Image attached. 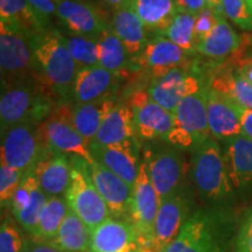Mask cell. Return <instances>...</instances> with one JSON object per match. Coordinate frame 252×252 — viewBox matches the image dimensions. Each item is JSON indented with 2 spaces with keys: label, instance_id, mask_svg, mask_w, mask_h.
Masks as SVG:
<instances>
[{
  "label": "cell",
  "instance_id": "6da1fadb",
  "mask_svg": "<svg viewBox=\"0 0 252 252\" xmlns=\"http://www.w3.org/2000/svg\"><path fill=\"white\" fill-rule=\"evenodd\" d=\"M30 43L42 86L62 99L72 98L78 67L61 32L55 28L39 31L31 34Z\"/></svg>",
  "mask_w": 252,
  "mask_h": 252
},
{
  "label": "cell",
  "instance_id": "7a4b0ae2",
  "mask_svg": "<svg viewBox=\"0 0 252 252\" xmlns=\"http://www.w3.org/2000/svg\"><path fill=\"white\" fill-rule=\"evenodd\" d=\"M190 178L198 196L207 203H222L234 193L226 173L222 146L215 138H209L194 152Z\"/></svg>",
  "mask_w": 252,
  "mask_h": 252
},
{
  "label": "cell",
  "instance_id": "3957f363",
  "mask_svg": "<svg viewBox=\"0 0 252 252\" xmlns=\"http://www.w3.org/2000/svg\"><path fill=\"white\" fill-rule=\"evenodd\" d=\"M1 89V133L23 123L40 125L54 110V103L50 93L40 84H18Z\"/></svg>",
  "mask_w": 252,
  "mask_h": 252
},
{
  "label": "cell",
  "instance_id": "277c9868",
  "mask_svg": "<svg viewBox=\"0 0 252 252\" xmlns=\"http://www.w3.org/2000/svg\"><path fill=\"white\" fill-rule=\"evenodd\" d=\"M208 87L186 97L174 111L175 125L163 140L178 149L195 152L212 138L207 115Z\"/></svg>",
  "mask_w": 252,
  "mask_h": 252
},
{
  "label": "cell",
  "instance_id": "5b68a950",
  "mask_svg": "<svg viewBox=\"0 0 252 252\" xmlns=\"http://www.w3.org/2000/svg\"><path fill=\"white\" fill-rule=\"evenodd\" d=\"M0 68L1 88L27 83L40 84L43 87L37 74L35 60L30 43V34L1 28Z\"/></svg>",
  "mask_w": 252,
  "mask_h": 252
},
{
  "label": "cell",
  "instance_id": "8992f818",
  "mask_svg": "<svg viewBox=\"0 0 252 252\" xmlns=\"http://www.w3.org/2000/svg\"><path fill=\"white\" fill-rule=\"evenodd\" d=\"M71 182L64 197L70 209L93 231L111 217L108 204L94 187L77 157H71Z\"/></svg>",
  "mask_w": 252,
  "mask_h": 252
},
{
  "label": "cell",
  "instance_id": "52a82bcc",
  "mask_svg": "<svg viewBox=\"0 0 252 252\" xmlns=\"http://www.w3.org/2000/svg\"><path fill=\"white\" fill-rule=\"evenodd\" d=\"M71 113L72 108L62 105L54 108L48 118L39 125L41 139L45 147L94 163L96 160L91 154L89 141L84 139L74 127Z\"/></svg>",
  "mask_w": 252,
  "mask_h": 252
},
{
  "label": "cell",
  "instance_id": "ba28073f",
  "mask_svg": "<svg viewBox=\"0 0 252 252\" xmlns=\"http://www.w3.org/2000/svg\"><path fill=\"white\" fill-rule=\"evenodd\" d=\"M160 208V197L150 178L147 162H141L139 175L132 189L128 220L134 225L141 248L153 245L154 224Z\"/></svg>",
  "mask_w": 252,
  "mask_h": 252
},
{
  "label": "cell",
  "instance_id": "9c48e42d",
  "mask_svg": "<svg viewBox=\"0 0 252 252\" xmlns=\"http://www.w3.org/2000/svg\"><path fill=\"white\" fill-rule=\"evenodd\" d=\"M163 252H225L215 215L203 209L194 212Z\"/></svg>",
  "mask_w": 252,
  "mask_h": 252
},
{
  "label": "cell",
  "instance_id": "30bf717a",
  "mask_svg": "<svg viewBox=\"0 0 252 252\" xmlns=\"http://www.w3.org/2000/svg\"><path fill=\"white\" fill-rule=\"evenodd\" d=\"M45 150L39 125L23 123L1 133V163L27 173Z\"/></svg>",
  "mask_w": 252,
  "mask_h": 252
},
{
  "label": "cell",
  "instance_id": "8fae6325",
  "mask_svg": "<svg viewBox=\"0 0 252 252\" xmlns=\"http://www.w3.org/2000/svg\"><path fill=\"white\" fill-rule=\"evenodd\" d=\"M145 161L160 201L185 190L186 162L178 150L162 147L149 154Z\"/></svg>",
  "mask_w": 252,
  "mask_h": 252
},
{
  "label": "cell",
  "instance_id": "7c38bea8",
  "mask_svg": "<svg viewBox=\"0 0 252 252\" xmlns=\"http://www.w3.org/2000/svg\"><path fill=\"white\" fill-rule=\"evenodd\" d=\"M127 103L133 113L138 137L141 139L163 140L174 127V113L154 102L149 91H135Z\"/></svg>",
  "mask_w": 252,
  "mask_h": 252
},
{
  "label": "cell",
  "instance_id": "4fadbf2b",
  "mask_svg": "<svg viewBox=\"0 0 252 252\" xmlns=\"http://www.w3.org/2000/svg\"><path fill=\"white\" fill-rule=\"evenodd\" d=\"M190 215V198L186 190L160 201V208L154 224L153 250L156 252L165 251L180 234Z\"/></svg>",
  "mask_w": 252,
  "mask_h": 252
},
{
  "label": "cell",
  "instance_id": "5bb4252c",
  "mask_svg": "<svg viewBox=\"0 0 252 252\" xmlns=\"http://www.w3.org/2000/svg\"><path fill=\"white\" fill-rule=\"evenodd\" d=\"M78 160L84 171L90 176L94 187L108 204L111 216L116 219L128 217L133 188L99 162L89 163L81 158H78Z\"/></svg>",
  "mask_w": 252,
  "mask_h": 252
},
{
  "label": "cell",
  "instance_id": "9a60e30c",
  "mask_svg": "<svg viewBox=\"0 0 252 252\" xmlns=\"http://www.w3.org/2000/svg\"><path fill=\"white\" fill-rule=\"evenodd\" d=\"M204 88L206 86H203V82L194 72L178 67L162 77L153 80L147 91L154 102L174 113L186 97L196 94Z\"/></svg>",
  "mask_w": 252,
  "mask_h": 252
},
{
  "label": "cell",
  "instance_id": "2e32d148",
  "mask_svg": "<svg viewBox=\"0 0 252 252\" xmlns=\"http://www.w3.org/2000/svg\"><path fill=\"white\" fill-rule=\"evenodd\" d=\"M89 146L97 162L115 173L133 188L141 165L137 139L115 145H100L93 140L89 143Z\"/></svg>",
  "mask_w": 252,
  "mask_h": 252
},
{
  "label": "cell",
  "instance_id": "e0dca14e",
  "mask_svg": "<svg viewBox=\"0 0 252 252\" xmlns=\"http://www.w3.org/2000/svg\"><path fill=\"white\" fill-rule=\"evenodd\" d=\"M41 190L48 197L62 196L71 182L72 163L69 156L45 147L32 168Z\"/></svg>",
  "mask_w": 252,
  "mask_h": 252
},
{
  "label": "cell",
  "instance_id": "ac0fdd59",
  "mask_svg": "<svg viewBox=\"0 0 252 252\" xmlns=\"http://www.w3.org/2000/svg\"><path fill=\"white\" fill-rule=\"evenodd\" d=\"M58 18L69 33L98 40L109 25L87 0H55Z\"/></svg>",
  "mask_w": 252,
  "mask_h": 252
},
{
  "label": "cell",
  "instance_id": "d6986e66",
  "mask_svg": "<svg viewBox=\"0 0 252 252\" xmlns=\"http://www.w3.org/2000/svg\"><path fill=\"white\" fill-rule=\"evenodd\" d=\"M241 110L242 108L228 97L208 87L207 115L213 138L223 141L236 137H244Z\"/></svg>",
  "mask_w": 252,
  "mask_h": 252
},
{
  "label": "cell",
  "instance_id": "ffe728a7",
  "mask_svg": "<svg viewBox=\"0 0 252 252\" xmlns=\"http://www.w3.org/2000/svg\"><path fill=\"white\" fill-rule=\"evenodd\" d=\"M134 225L128 220L110 217L91 231L90 252H139Z\"/></svg>",
  "mask_w": 252,
  "mask_h": 252
},
{
  "label": "cell",
  "instance_id": "44dd1931",
  "mask_svg": "<svg viewBox=\"0 0 252 252\" xmlns=\"http://www.w3.org/2000/svg\"><path fill=\"white\" fill-rule=\"evenodd\" d=\"M187 53L165 36L157 35L147 40L144 49L137 58L141 68L152 72L154 80L162 77L174 68L182 67Z\"/></svg>",
  "mask_w": 252,
  "mask_h": 252
},
{
  "label": "cell",
  "instance_id": "7402d4cb",
  "mask_svg": "<svg viewBox=\"0 0 252 252\" xmlns=\"http://www.w3.org/2000/svg\"><path fill=\"white\" fill-rule=\"evenodd\" d=\"M118 80V74L100 65L78 69L71 99L75 104H86L111 98L110 94L117 87Z\"/></svg>",
  "mask_w": 252,
  "mask_h": 252
},
{
  "label": "cell",
  "instance_id": "603a6c76",
  "mask_svg": "<svg viewBox=\"0 0 252 252\" xmlns=\"http://www.w3.org/2000/svg\"><path fill=\"white\" fill-rule=\"evenodd\" d=\"M223 157L229 180L234 189L252 186V140L236 137L223 140Z\"/></svg>",
  "mask_w": 252,
  "mask_h": 252
},
{
  "label": "cell",
  "instance_id": "cb8c5ba5",
  "mask_svg": "<svg viewBox=\"0 0 252 252\" xmlns=\"http://www.w3.org/2000/svg\"><path fill=\"white\" fill-rule=\"evenodd\" d=\"M110 27L121 40L131 59L137 58L147 42L146 27L131 6L113 11Z\"/></svg>",
  "mask_w": 252,
  "mask_h": 252
},
{
  "label": "cell",
  "instance_id": "d4e9b609",
  "mask_svg": "<svg viewBox=\"0 0 252 252\" xmlns=\"http://www.w3.org/2000/svg\"><path fill=\"white\" fill-rule=\"evenodd\" d=\"M137 138V128L130 105L127 102H121L105 118L94 141L100 145H115Z\"/></svg>",
  "mask_w": 252,
  "mask_h": 252
},
{
  "label": "cell",
  "instance_id": "484cf974",
  "mask_svg": "<svg viewBox=\"0 0 252 252\" xmlns=\"http://www.w3.org/2000/svg\"><path fill=\"white\" fill-rule=\"evenodd\" d=\"M215 15V27L198 43L196 53L210 59H224L241 48L242 37L230 26L224 14Z\"/></svg>",
  "mask_w": 252,
  "mask_h": 252
},
{
  "label": "cell",
  "instance_id": "4316f807",
  "mask_svg": "<svg viewBox=\"0 0 252 252\" xmlns=\"http://www.w3.org/2000/svg\"><path fill=\"white\" fill-rule=\"evenodd\" d=\"M116 105L117 102L112 98L100 99L93 103L75 104L71 113L72 125L82 137L90 143L94 139L100 126Z\"/></svg>",
  "mask_w": 252,
  "mask_h": 252
},
{
  "label": "cell",
  "instance_id": "83f0119b",
  "mask_svg": "<svg viewBox=\"0 0 252 252\" xmlns=\"http://www.w3.org/2000/svg\"><path fill=\"white\" fill-rule=\"evenodd\" d=\"M208 87L228 97L239 108L252 110V83L245 80L236 68H224L216 71Z\"/></svg>",
  "mask_w": 252,
  "mask_h": 252
},
{
  "label": "cell",
  "instance_id": "f1b7e54d",
  "mask_svg": "<svg viewBox=\"0 0 252 252\" xmlns=\"http://www.w3.org/2000/svg\"><path fill=\"white\" fill-rule=\"evenodd\" d=\"M1 28L33 34L43 31L36 14L26 0H0Z\"/></svg>",
  "mask_w": 252,
  "mask_h": 252
},
{
  "label": "cell",
  "instance_id": "f546056e",
  "mask_svg": "<svg viewBox=\"0 0 252 252\" xmlns=\"http://www.w3.org/2000/svg\"><path fill=\"white\" fill-rule=\"evenodd\" d=\"M50 243L65 252H90L91 230L69 208L58 235Z\"/></svg>",
  "mask_w": 252,
  "mask_h": 252
},
{
  "label": "cell",
  "instance_id": "4dcf8cb0",
  "mask_svg": "<svg viewBox=\"0 0 252 252\" xmlns=\"http://www.w3.org/2000/svg\"><path fill=\"white\" fill-rule=\"evenodd\" d=\"M131 8L147 30L160 34L171 25L180 9L174 0H132Z\"/></svg>",
  "mask_w": 252,
  "mask_h": 252
},
{
  "label": "cell",
  "instance_id": "1f68e13d",
  "mask_svg": "<svg viewBox=\"0 0 252 252\" xmlns=\"http://www.w3.org/2000/svg\"><path fill=\"white\" fill-rule=\"evenodd\" d=\"M97 46L100 67L119 75L130 65L131 56L126 52L121 40L113 33L110 25L100 34L97 40Z\"/></svg>",
  "mask_w": 252,
  "mask_h": 252
},
{
  "label": "cell",
  "instance_id": "d6a6232c",
  "mask_svg": "<svg viewBox=\"0 0 252 252\" xmlns=\"http://www.w3.org/2000/svg\"><path fill=\"white\" fill-rule=\"evenodd\" d=\"M69 206L65 197H48L46 207L40 216L36 231L32 236L34 239L42 242H52L58 235L60 226L67 216Z\"/></svg>",
  "mask_w": 252,
  "mask_h": 252
},
{
  "label": "cell",
  "instance_id": "836d02e7",
  "mask_svg": "<svg viewBox=\"0 0 252 252\" xmlns=\"http://www.w3.org/2000/svg\"><path fill=\"white\" fill-rule=\"evenodd\" d=\"M195 21H196V15L185 11H179L171 25L158 35L171 40L187 54H193L196 53L197 47L196 36H195Z\"/></svg>",
  "mask_w": 252,
  "mask_h": 252
},
{
  "label": "cell",
  "instance_id": "e575fe53",
  "mask_svg": "<svg viewBox=\"0 0 252 252\" xmlns=\"http://www.w3.org/2000/svg\"><path fill=\"white\" fill-rule=\"evenodd\" d=\"M63 41L72 59L76 62L78 69L99 65L98 46L97 40L90 39L72 33H61Z\"/></svg>",
  "mask_w": 252,
  "mask_h": 252
},
{
  "label": "cell",
  "instance_id": "d590c367",
  "mask_svg": "<svg viewBox=\"0 0 252 252\" xmlns=\"http://www.w3.org/2000/svg\"><path fill=\"white\" fill-rule=\"evenodd\" d=\"M47 201H48V196L41 190L39 185H36L33 194H32L30 203L14 215L15 220L21 225V228L26 230L31 236H33L34 232L36 231L40 216L42 214L43 208L46 207Z\"/></svg>",
  "mask_w": 252,
  "mask_h": 252
},
{
  "label": "cell",
  "instance_id": "8d00e7d4",
  "mask_svg": "<svg viewBox=\"0 0 252 252\" xmlns=\"http://www.w3.org/2000/svg\"><path fill=\"white\" fill-rule=\"evenodd\" d=\"M25 174L26 173L1 163L0 166V201H1L2 207H9Z\"/></svg>",
  "mask_w": 252,
  "mask_h": 252
},
{
  "label": "cell",
  "instance_id": "74e56055",
  "mask_svg": "<svg viewBox=\"0 0 252 252\" xmlns=\"http://www.w3.org/2000/svg\"><path fill=\"white\" fill-rule=\"evenodd\" d=\"M223 13L236 26L244 31H252V14L245 0H222Z\"/></svg>",
  "mask_w": 252,
  "mask_h": 252
},
{
  "label": "cell",
  "instance_id": "f35d334b",
  "mask_svg": "<svg viewBox=\"0 0 252 252\" xmlns=\"http://www.w3.org/2000/svg\"><path fill=\"white\" fill-rule=\"evenodd\" d=\"M24 238L20 230L11 220H5L0 226V252H23Z\"/></svg>",
  "mask_w": 252,
  "mask_h": 252
},
{
  "label": "cell",
  "instance_id": "ab89813d",
  "mask_svg": "<svg viewBox=\"0 0 252 252\" xmlns=\"http://www.w3.org/2000/svg\"><path fill=\"white\" fill-rule=\"evenodd\" d=\"M234 252H252V208L245 213L236 232Z\"/></svg>",
  "mask_w": 252,
  "mask_h": 252
},
{
  "label": "cell",
  "instance_id": "60d3db41",
  "mask_svg": "<svg viewBox=\"0 0 252 252\" xmlns=\"http://www.w3.org/2000/svg\"><path fill=\"white\" fill-rule=\"evenodd\" d=\"M26 1L36 14L43 30L53 28V18L58 17V7H56L55 0H26Z\"/></svg>",
  "mask_w": 252,
  "mask_h": 252
},
{
  "label": "cell",
  "instance_id": "b9f144b4",
  "mask_svg": "<svg viewBox=\"0 0 252 252\" xmlns=\"http://www.w3.org/2000/svg\"><path fill=\"white\" fill-rule=\"evenodd\" d=\"M216 15L210 8L206 7L196 15V21H195V36H196V45L201 42L203 39L209 35L210 32L215 27ZM197 48V47H196Z\"/></svg>",
  "mask_w": 252,
  "mask_h": 252
},
{
  "label": "cell",
  "instance_id": "7bdbcfd3",
  "mask_svg": "<svg viewBox=\"0 0 252 252\" xmlns=\"http://www.w3.org/2000/svg\"><path fill=\"white\" fill-rule=\"evenodd\" d=\"M23 252H65L61 249L55 247L49 242L37 241V239H28L25 242Z\"/></svg>",
  "mask_w": 252,
  "mask_h": 252
},
{
  "label": "cell",
  "instance_id": "ee69618b",
  "mask_svg": "<svg viewBox=\"0 0 252 252\" xmlns=\"http://www.w3.org/2000/svg\"><path fill=\"white\" fill-rule=\"evenodd\" d=\"M180 11L188 12L194 15L200 14L207 7L206 0H174Z\"/></svg>",
  "mask_w": 252,
  "mask_h": 252
},
{
  "label": "cell",
  "instance_id": "f6af8a7d",
  "mask_svg": "<svg viewBox=\"0 0 252 252\" xmlns=\"http://www.w3.org/2000/svg\"><path fill=\"white\" fill-rule=\"evenodd\" d=\"M236 63L237 64L235 68L241 72L245 80L252 83V54L243 56V58H237Z\"/></svg>",
  "mask_w": 252,
  "mask_h": 252
},
{
  "label": "cell",
  "instance_id": "bcb514c9",
  "mask_svg": "<svg viewBox=\"0 0 252 252\" xmlns=\"http://www.w3.org/2000/svg\"><path fill=\"white\" fill-rule=\"evenodd\" d=\"M242 127H243L244 137L252 140V110L242 109L241 110Z\"/></svg>",
  "mask_w": 252,
  "mask_h": 252
},
{
  "label": "cell",
  "instance_id": "7dc6e473",
  "mask_svg": "<svg viewBox=\"0 0 252 252\" xmlns=\"http://www.w3.org/2000/svg\"><path fill=\"white\" fill-rule=\"evenodd\" d=\"M100 1H103L109 7H111L113 11L130 7L132 4V0H100Z\"/></svg>",
  "mask_w": 252,
  "mask_h": 252
},
{
  "label": "cell",
  "instance_id": "c3c4849f",
  "mask_svg": "<svg viewBox=\"0 0 252 252\" xmlns=\"http://www.w3.org/2000/svg\"><path fill=\"white\" fill-rule=\"evenodd\" d=\"M206 5L210 8L215 14H224L223 13L222 0H206Z\"/></svg>",
  "mask_w": 252,
  "mask_h": 252
},
{
  "label": "cell",
  "instance_id": "681fc988",
  "mask_svg": "<svg viewBox=\"0 0 252 252\" xmlns=\"http://www.w3.org/2000/svg\"><path fill=\"white\" fill-rule=\"evenodd\" d=\"M139 252H156V251H154L153 249H151V248H141Z\"/></svg>",
  "mask_w": 252,
  "mask_h": 252
},
{
  "label": "cell",
  "instance_id": "f907efd6",
  "mask_svg": "<svg viewBox=\"0 0 252 252\" xmlns=\"http://www.w3.org/2000/svg\"><path fill=\"white\" fill-rule=\"evenodd\" d=\"M245 1H247L248 7H249V9H250V12H251V14H252V0H245Z\"/></svg>",
  "mask_w": 252,
  "mask_h": 252
}]
</instances>
